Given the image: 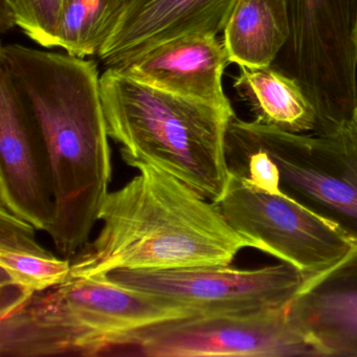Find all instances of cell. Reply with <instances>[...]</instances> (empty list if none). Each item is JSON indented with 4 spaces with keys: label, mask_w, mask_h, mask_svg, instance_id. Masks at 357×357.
Listing matches in <instances>:
<instances>
[{
    "label": "cell",
    "mask_w": 357,
    "mask_h": 357,
    "mask_svg": "<svg viewBox=\"0 0 357 357\" xmlns=\"http://www.w3.org/2000/svg\"><path fill=\"white\" fill-rule=\"evenodd\" d=\"M0 66L43 131L53 171L55 217L47 234L72 260L99 221L112 183V149L97 64L70 54L3 45Z\"/></svg>",
    "instance_id": "1"
},
{
    "label": "cell",
    "mask_w": 357,
    "mask_h": 357,
    "mask_svg": "<svg viewBox=\"0 0 357 357\" xmlns=\"http://www.w3.org/2000/svg\"><path fill=\"white\" fill-rule=\"evenodd\" d=\"M109 192L100 208L101 231L70 260V277L114 271L229 266L252 243L227 222L216 204L147 162Z\"/></svg>",
    "instance_id": "2"
},
{
    "label": "cell",
    "mask_w": 357,
    "mask_h": 357,
    "mask_svg": "<svg viewBox=\"0 0 357 357\" xmlns=\"http://www.w3.org/2000/svg\"><path fill=\"white\" fill-rule=\"evenodd\" d=\"M110 139L128 166L147 162L217 204L229 181L225 139L233 109L172 95L116 68L101 76Z\"/></svg>",
    "instance_id": "3"
},
{
    "label": "cell",
    "mask_w": 357,
    "mask_h": 357,
    "mask_svg": "<svg viewBox=\"0 0 357 357\" xmlns=\"http://www.w3.org/2000/svg\"><path fill=\"white\" fill-rule=\"evenodd\" d=\"M196 314L106 275L70 277L0 319V356L108 355L125 350L142 329Z\"/></svg>",
    "instance_id": "4"
},
{
    "label": "cell",
    "mask_w": 357,
    "mask_h": 357,
    "mask_svg": "<svg viewBox=\"0 0 357 357\" xmlns=\"http://www.w3.org/2000/svg\"><path fill=\"white\" fill-rule=\"evenodd\" d=\"M290 36L273 66L296 79L317 132L357 120V0H286Z\"/></svg>",
    "instance_id": "5"
},
{
    "label": "cell",
    "mask_w": 357,
    "mask_h": 357,
    "mask_svg": "<svg viewBox=\"0 0 357 357\" xmlns=\"http://www.w3.org/2000/svg\"><path fill=\"white\" fill-rule=\"evenodd\" d=\"M240 121L275 165L279 191L357 244V120L311 135Z\"/></svg>",
    "instance_id": "6"
},
{
    "label": "cell",
    "mask_w": 357,
    "mask_h": 357,
    "mask_svg": "<svg viewBox=\"0 0 357 357\" xmlns=\"http://www.w3.org/2000/svg\"><path fill=\"white\" fill-rule=\"evenodd\" d=\"M216 204L252 248L296 267L306 278L333 266L354 246L340 229L296 200L250 187L231 174Z\"/></svg>",
    "instance_id": "7"
},
{
    "label": "cell",
    "mask_w": 357,
    "mask_h": 357,
    "mask_svg": "<svg viewBox=\"0 0 357 357\" xmlns=\"http://www.w3.org/2000/svg\"><path fill=\"white\" fill-rule=\"evenodd\" d=\"M125 350L146 357L321 356L291 325L287 307L162 321L142 329Z\"/></svg>",
    "instance_id": "8"
},
{
    "label": "cell",
    "mask_w": 357,
    "mask_h": 357,
    "mask_svg": "<svg viewBox=\"0 0 357 357\" xmlns=\"http://www.w3.org/2000/svg\"><path fill=\"white\" fill-rule=\"evenodd\" d=\"M108 280L198 314L257 313L285 308L307 278L283 264L256 269L229 266L168 271H114Z\"/></svg>",
    "instance_id": "9"
},
{
    "label": "cell",
    "mask_w": 357,
    "mask_h": 357,
    "mask_svg": "<svg viewBox=\"0 0 357 357\" xmlns=\"http://www.w3.org/2000/svg\"><path fill=\"white\" fill-rule=\"evenodd\" d=\"M0 206L37 231L55 217L53 171L43 131L9 73L0 66Z\"/></svg>",
    "instance_id": "10"
},
{
    "label": "cell",
    "mask_w": 357,
    "mask_h": 357,
    "mask_svg": "<svg viewBox=\"0 0 357 357\" xmlns=\"http://www.w3.org/2000/svg\"><path fill=\"white\" fill-rule=\"evenodd\" d=\"M237 1L127 0L98 56L107 68H116L179 37L217 36L225 31Z\"/></svg>",
    "instance_id": "11"
},
{
    "label": "cell",
    "mask_w": 357,
    "mask_h": 357,
    "mask_svg": "<svg viewBox=\"0 0 357 357\" xmlns=\"http://www.w3.org/2000/svg\"><path fill=\"white\" fill-rule=\"evenodd\" d=\"M287 315L321 356H357V244L333 266L307 278Z\"/></svg>",
    "instance_id": "12"
},
{
    "label": "cell",
    "mask_w": 357,
    "mask_h": 357,
    "mask_svg": "<svg viewBox=\"0 0 357 357\" xmlns=\"http://www.w3.org/2000/svg\"><path fill=\"white\" fill-rule=\"evenodd\" d=\"M231 63L223 41L189 35L158 45L116 70L139 82L223 109H233L222 76Z\"/></svg>",
    "instance_id": "13"
},
{
    "label": "cell",
    "mask_w": 357,
    "mask_h": 357,
    "mask_svg": "<svg viewBox=\"0 0 357 357\" xmlns=\"http://www.w3.org/2000/svg\"><path fill=\"white\" fill-rule=\"evenodd\" d=\"M234 87L250 106L256 122L287 132L319 131L317 109L300 83L275 66H240Z\"/></svg>",
    "instance_id": "14"
},
{
    "label": "cell",
    "mask_w": 357,
    "mask_h": 357,
    "mask_svg": "<svg viewBox=\"0 0 357 357\" xmlns=\"http://www.w3.org/2000/svg\"><path fill=\"white\" fill-rule=\"evenodd\" d=\"M290 36L286 0H238L223 31L229 62L273 66Z\"/></svg>",
    "instance_id": "15"
},
{
    "label": "cell",
    "mask_w": 357,
    "mask_h": 357,
    "mask_svg": "<svg viewBox=\"0 0 357 357\" xmlns=\"http://www.w3.org/2000/svg\"><path fill=\"white\" fill-rule=\"evenodd\" d=\"M31 223L0 206V285H13L33 296L66 282L72 262L43 248Z\"/></svg>",
    "instance_id": "16"
},
{
    "label": "cell",
    "mask_w": 357,
    "mask_h": 357,
    "mask_svg": "<svg viewBox=\"0 0 357 357\" xmlns=\"http://www.w3.org/2000/svg\"><path fill=\"white\" fill-rule=\"evenodd\" d=\"M126 3L127 0H64L58 47L79 58L99 54Z\"/></svg>",
    "instance_id": "17"
},
{
    "label": "cell",
    "mask_w": 357,
    "mask_h": 357,
    "mask_svg": "<svg viewBox=\"0 0 357 357\" xmlns=\"http://www.w3.org/2000/svg\"><path fill=\"white\" fill-rule=\"evenodd\" d=\"M64 0H3V33L18 26L29 38L47 49L58 47L57 35Z\"/></svg>",
    "instance_id": "18"
},
{
    "label": "cell",
    "mask_w": 357,
    "mask_h": 357,
    "mask_svg": "<svg viewBox=\"0 0 357 357\" xmlns=\"http://www.w3.org/2000/svg\"><path fill=\"white\" fill-rule=\"evenodd\" d=\"M356 41H357V35H356Z\"/></svg>",
    "instance_id": "19"
}]
</instances>
